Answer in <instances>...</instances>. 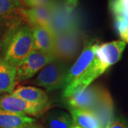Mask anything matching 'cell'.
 Masks as SVG:
<instances>
[{"label":"cell","instance_id":"1","mask_svg":"<svg viewBox=\"0 0 128 128\" xmlns=\"http://www.w3.org/2000/svg\"><path fill=\"white\" fill-rule=\"evenodd\" d=\"M126 43L123 41H113L98 44L94 58L85 72L69 86L64 88V98H67L73 93L83 90L90 86L93 80L121 58Z\"/></svg>","mask_w":128,"mask_h":128},{"label":"cell","instance_id":"2","mask_svg":"<svg viewBox=\"0 0 128 128\" xmlns=\"http://www.w3.org/2000/svg\"><path fill=\"white\" fill-rule=\"evenodd\" d=\"M33 50L32 28L23 19L10 28L0 39L1 58L16 67Z\"/></svg>","mask_w":128,"mask_h":128},{"label":"cell","instance_id":"3","mask_svg":"<svg viewBox=\"0 0 128 128\" xmlns=\"http://www.w3.org/2000/svg\"><path fill=\"white\" fill-rule=\"evenodd\" d=\"M68 70L66 62L54 59L41 69L32 82L36 86L45 88L47 91L63 88Z\"/></svg>","mask_w":128,"mask_h":128},{"label":"cell","instance_id":"4","mask_svg":"<svg viewBox=\"0 0 128 128\" xmlns=\"http://www.w3.org/2000/svg\"><path fill=\"white\" fill-rule=\"evenodd\" d=\"M82 35L79 28L54 36L56 59L67 62L74 58L81 47Z\"/></svg>","mask_w":128,"mask_h":128},{"label":"cell","instance_id":"5","mask_svg":"<svg viewBox=\"0 0 128 128\" xmlns=\"http://www.w3.org/2000/svg\"><path fill=\"white\" fill-rule=\"evenodd\" d=\"M54 59L56 58L52 56L34 49L16 66V82L32 78Z\"/></svg>","mask_w":128,"mask_h":128},{"label":"cell","instance_id":"6","mask_svg":"<svg viewBox=\"0 0 128 128\" xmlns=\"http://www.w3.org/2000/svg\"><path fill=\"white\" fill-rule=\"evenodd\" d=\"M50 105L37 104L24 100L12 94L0 98V110L9 111L24 115L38 116L45 113L50 108Z\"/></svg>","mask_w":128,"mask_h":128},{"label":"cell","instance_id":"7","mask_svg":"<svg viewBox=\"0 0 128 128\" xmlns=\"http://www.w3.org/2000/svg\"><path fill=\"white\" fill-rule=\"evenodd\" d=\"M78 28L73 10L68 9L64 2L55 0L53 4L50 28L54 35Z\"/></svg>","mask_w":128,"mask_h":128},{"label":"cell","instance_id":"8","mask_svg":"<svg viewBox=\"0 0 128 128\" xmlns=\"http://www.w3.org/2000/svg\"><path fill=\"white\" fill-rule=\"evenodd\" d=\"M98 45L94 41H88L86 44L81 54L67 72L64 82V89L69 86L85 72L94 58Z\"/></svg>","mask_w":128,"mask_h":128},{"label":"cell","instance_id":"9","mask_svg":"<svg viewBox=\"0 0 128 128\" xmlns=\"http://www.w3.org/2000/svg\"><path fill=\"white\" fill-rule=\"evenodd\" d=\"M105 90V88L98 86H89L85 90L76 92L66 99L70 108L92 110Z\"/></svg>","mask_w":128,"mask_h":128},{"label":"cell","instance_id":"10","mask_svg":"<svg viewBox=\"0 0 128 128\" xmlns=\"http://www.w3.org/2000/svg\"><path fill=\"white\" fill-rule=\"evenodd\" d=\"M19 0H0V39L15 24L22 20Z\"/></svg>","mask_w":128,"mask_h":128},{"label":"cell","instance_id":"11","mask_svg":"<svg viewBox=\"0 0 128 128\" xmlns=\"http://www.w3.org/2000/svg\"><path fill=\"white\" fill-rule=\"evenodd\" d=\"M30 27L32 28L34 39V49L55 58L54 35L50 28L40 25H34Z\"/></svg>","mask_w":128,"mask_h":128},{"label":"cell","instance_id":"12","mask_svg":"<svg viewBox=\"0 0 128 128\" xmlns=\"http://www.w3.org/2000/svg\"><path fill=\"white\" fill-rule=\"evenodd\" d=\"M54 2L50 4L29 9L23 8L21 12L23 20L29 26L40 25L50 28Z\"/></svg>","mask_w":128,"mask_h":128},{"label":"cell","instance_id":"13","mask_svg":"<svg viewBox=\"0 0 128 128\" xmlns=\"http://www.w3.org/2000/svg\"><path fill=\"white\" fill-rule=\"evenodd\" d=\"M16 67L0 58V94L12 93L16 84Z\"/></svg>","mask_w":128,"mask_h":128},{"label":"cell","instance_id":"14","mask_svg":"<svg viewBox=\"0 0 128 128\" xmlns=\"http://www.w3.org/2000/svg\"><path fill=\"white\" fill-rule=\"evenodd\" d=\"M73 123L80 128H102V124L92 111L70 108Z\"/></svg>","mask_w":128,"mask_h":128},{"label":"cell","instance_id":"15","mask_svg":"<svg viewBox=\"0 0 128 128\" xmlns=\"http://www.w3.org/2000/svg\"><path fill=\"white\" fill-rule=\"evenodd\" d=\"M36 120L26 115L0 110V128H25Z\"/></svg>","mask_w":128,"mask_h":128},{"label":"cell","instance_id":"16","mask_svg":"<svg viewBox=\"0 0 128 128\" xmlns=\"http://www.w3.org/2000/svg\"><path fill=\"white\" fill-rule=\"evenodd\" d=\"M11 94L32 103L46 104L48 100L46 92L38 88L32 86L18 87L14 90Z\"/></svg>","mask_w":128,"mask_h":128},{"label":"cell","instance_id":"17","mask_svg":"<svg viewBox=\"0 0 128 128\" xmlns=\"http://www.w3.org/2000/svg\"><path fill=\"white\" fill-rule=\"evenodd\" d=\"M46 128H73L72 118L64 111L55 110L47 113L44 118Z\"/></svg>","mask_w":128,"mask_h":128},{"label":"cell","instance_id":"18","mask_svg":"<svg viewBox=\"0 0 128 128\" xmlns=\"http://www.w3.org/2000/svg\"><path fill=\"white\" fill-rule=\"evenodd\" d=\"M24 8L29 9L52 4L55 0H19Z\"/></svg>","mask_w":128,"mask_h":128},{"label":"cell","instance_id":"19","mask_svg":"<svg viewBox=\"0 0 128 128\" xmlns=\"http://www.w3.org/2000/svg\"><path fill=\"white\" fill-rule=\"evenodd\" d=\"M105 128H128V127L123 122L119 120H115L108 122Z\"/></svg>","mask_w":128,"mask_h":128},{"label":"cell","instance_id":"20","mask_svg":"<svg viewBox=\"0 0 128 128\" xmlns=\"http://www.w3.org/2000/svg\"><path fill=\"white\" fill-rule=\"evenodd\" d=\"M118 32L122 41L125 43H128V25L118 31Z\"/></svg>","mask_w":128,"mask_h":128},{"label":"cell","instance_id":"21","mask_svg":"<svg viewBox=\"0 0 128 128\" xmlns=\"http://www.w3.org/2000/svg\"><path fill=\"white\" fill-rule=\"evenodd\" d=\"M64 3L68 9L74 10L78 5V0H65Z\"/></svg>","mask_w":128,"mask_h":128},{"label":"cell","instance_id":"22","mask_svg":"<svg viewBox=\"0 0 128 128\" xmlns=\"http://www.w3.org/2000/svg\"><path fill=\"white\" fill-rule=\"evenodd\" d=\"M25 128H45L44 125H42L41 124L37 123L36 122H32V123L29 124L28 125H27Z\"/></svg>","mask_w":128,"mask_h":128}]
</instances>
